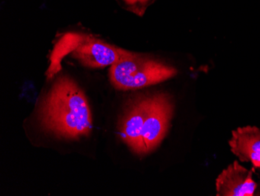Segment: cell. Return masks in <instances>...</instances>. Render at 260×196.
Segmentation results:
<instances>
[{
    "label": "cell",
    "mask_w": 260,
    "mask_h": 196,
    "mask_svg": "<svg viewBox=\"0 0 260 196\" xmlns=\"http://www.w3.org/2000/svg\"><path fill=\"white\" fill-rule=\"evenodd\" d=\"M124 2L128 6L134 8H140V7L147 4L149 0H123Z\"/></svg>",
    "instance_id": "obj_7"
},
{
    "label": "cell",
    "mask_w": 260,
    "mask_h": 196,
    "mask_svg": "<svg viewBox=\"0 0 260 196\" xmlns=\"http://www.w3.org/2000/svg\"><path fill=\"white\" fill-rule=\"evenodd\" d=\"M67 54H71L74 59L84 67L102 68L127 59L135 53L116 47L93 36L69 33L55 45L51 57L52 64L49 71L51 74H55L59 71V63Z\"/></svg>",
    "instance_id": "obj_3"
},
{
    "label": "cell",
    "mask_w": 260,
    "mask_h": 196,
    "mask_svg": "<svg viewBox=\"0 0 260 196\" xmlns=\"http://www.w3.org/2000/svg\"><path fill=\"white\" fill-rule=\"evenodd\" d=\"M252 172L235 161L216 180L217 195H253L257 184L252 178Z\"/></svg>",
    "instance_id": "obj_5"
},
{
    "label": "cell",
    "mask_w": 260,
    "mask_h": 196,
    "mask_svg": "<svg viewBox=\"0 0 260 196\" xmlns=\"http://www.w3.org/2000/svg\"><path fill=\"white\" fill-rule=\"evenodd\" d=\"M176 74V69L171 66L135 53L111 66L109 77L115 89L127 91L163 82Z\"/></svg>",
    "instance_id": "obj_4"
},
{
    "label": "cell",
    "mask_w": 260,
    "mask_h": 196,
    "mask_svg": "<svg viewBox=\"0 0 260 196\" xmlns=\"http://www.w3.org/2000/svg\"><path fill=\"white\" fill-rule=\"evenodd\" d=\"M42 128L65 139L90 135L92 118L87 98L75 80L58 77L39 107Z\"/></svg>",
    "instance_id": "obj_2"
},
{
    "label": "cell",
    "mask_w": 260,
    "mask_h": 196,
    "mask_svg": "<svg viewBox=\"0 0 260 196\" xmlns=\"http://www.w3.org/2000/svg\"><path fill=\"white\" fill-rule=\"evenodd\" d=\"M231 150L242 162H249L260 168V130L255 126H245L232 131L229 141Z\"/></svg>",
    "instance_id": "obj_6"
},
{
    "label": "cell",
    "mask_w": 260,
    "mask_h": 196,
    "mask_svg": "<svg viewBox=\"0 0 260 196\" xmlns=\"http://www.w3.org/2000/svg\"><path fill=\"white\" fill-rule=\"evenodd\" d=\"M173 112L172 98L166 93L134 98L119 121L122 141L135 154H149L158 147L167 134Z\"/></svg>",
    "instance_id": "obj_1"
}]
</instances>
